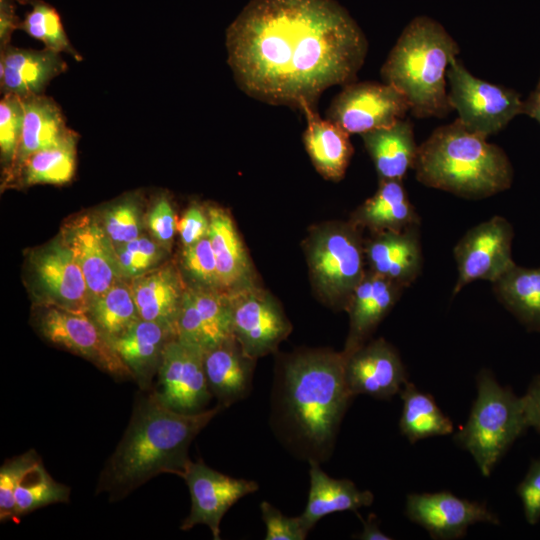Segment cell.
<instances>
[{"label":"cell","mask_w":540,"mask_h":540,"mask_svg":"<svg viewBox=\"0 0 540 540\" xmlns=\"http://www.w3.org/2000/svg\"><path fill=\"white\" fill-rule=\"evenodd\" d=\"M225 44L245 94L299 110L353 82L368 51L365 34L334 0H251L227 28Z\"/></svg>","instance_id":"6da1fadb"},{"label":"cell","mask_w":540,"mask_h":540,"mask_svg":"<svg viewBox=\"0 0 540 540\" xmlns=\"http://www.w3.org/2000/svg\"><path fill=\"white\" fill-rule=\"evenodd\" d=\"M353 397L345 380L342 352L293 354L282 361L275 374L271 427L292 455L321 464L332 455Z\"/></svg>","instance_id":"7a4b0ae2"},{"label":"cell","mask_w":540,"mask_h":540,"mask_svg":"<svg viewBox=\"0 0 540 540\" xmlns=\"http://www.w3.org/2000/svg\"><path fill=\"white\" fill-rule=\"evenodd\" d=\"M222 409L217 404L197 413L178 412L148 390L136 400L123 437L100 473L96 494L106 493L114 502L159 474L183 477L191 442Z\"/></svg>","instance_id":"3957f363"},{"label":"cell","mask_w":540,"mask_h":540,"mask_svg":"<svg viewBox=\"0 0 540 540\" xmlns=\"http://www.w3.org/2000/svg\"><path fill=\"white\" fill-rule=\"evenodd\" d=\"M413 169L421 184L466 199L501 193L514 177L505 151L458 119L437 127L419 145Z\"/></svg>","instance_id":"277c9868"},{"label":"cell","mask_w":540,"mask_h":540,"mask_svg":"<svg viewBox=\"0 0 540 540\" xmlns=\"http://www.w3.org/2000/svg\"><path fill=\"white\" fill-rule=\"evenodd\" d=\"M459 51L439 22L418 16L398 37L381 67V77L405 96L415 117L443 118L452 111L447 69Z\"/></svg>","instance_id":"5b68a950"},{"label":"cell","mask_w":540,"mask_h":540,"mask_svg":"<svg viewBox=\"0 0 540 540\" xmlns=\"http://www.w3.org/2000/svg\"><path fill=\"white\" fill-rule=\"evenodd\" d=\"M476 382V399L454 440L471 454L481 474L488 477L528 425L521 397L501 386L490 370H481Z\"/></svg>","instance_id":"8992f818"},{"label":"cell","mask_w":540,"mask_h":540,"mask_svg":"<svg viewBox=\"0 0 540 540\" xmlns=\"http://www.w3.org/2000/svg\"><path fill=\"white\" fill-rule=\"evenodd\" d=\"M448 101L458 120L471 132L489 137L523 114L521 94L475 77L454 58L448 69Z\"/></svg>","instance_id":"52a82bcc"},{"label":"cell","mask_w":540,"mask_h":540,"mask_svg":"<svg viewBox=\"0 0 540 540\" xmlns=\"http://www.w3.org/2000/svg\"><path fill=\"white\" fill-rule=\"evenodd\" d=\"M365 247L355 225H336L319 232L309 248V264L320 290L332 304L347 308L367 271Z\"/></svg>","instance_id":"ba28073f"},{"label":"cell","mask_w":540,"mask_h":540,"mask_svg":"<svg viewBox=\"0 0 540 540\" xmlns=\"http://www.w3.org/2000/svg\"><path fill=\"white\" fill-rule=\"evenodd\" d=\"M35 327L50 343L88 360L115 379H133L130 369L87 313L41 306Z\"/></svg>","instance_id":"9c48e42d"},{"label":"cell","mask_w":540,"mask_h":540,"mask_svg":"<svg viewBox=\"0 0 540 540\" xmlns=\"http://www.w3.org/2000/svg\"><path fill=\"white\" fill-rule=\"evenodd\" d=\"M513 237L511 223L499 215L469 229L453 249L457 267L453 296L475 281L494 283L515 266L512 258Z\"/></svg>","instance_id":"30bf717a"},{"label":"cell","mask_w":540,"mask_h":540,"mask_svg":"<svg viewBox=\"0 0 540 540\" xmlns=\"http://www.w3.org/2000/svg\"><path fill=\"white\" fill-rule=\"evenodd\" d=\"M410 105L392 85L378 82H351L332 99L326 118L349 135H362L388 127L405 118Z\"/></svg>","instance_id":"8fae6325"},{"label":"cell","mask_w":540,"mask_h":540,"mask_svg":"<svg viewBox=\"0 0 540 540\" xmlns=\"http://www.w3.org/2000/svg\"><path fill=\"white\" fill-rule=\"evenodd\" d=\"M155 393L168 407L182 413L205 410L213 397L204 368V352L176 338L164 348Z\"/></svg>","instance_id":"7c38bea8"},{"label":"cell","mask_w":540,"mask_h":540,"mask_svg":"<svg viewBox=\"0 0 540 540\" xmlns=\"http://www.w3.org/2000/svg\"><path fill=\"white\" fill-rule=\"evenodd\" d=\"M191 496V510L180 529L206 525L219 540L220 523L225 513L241 498L258 490L253 480L234 478L216 471L202 461H191L182 477Z\"/></svg>","instance_id":"4fadbf2b"},{"label":"cell","mask_w":540,"mask_h":540,"mask_svg":"<svg viewBox=\"0 0 540 540\" xmlns=\"http://www.w3.org/2000/svg\"><path fill=\"white\" fill-rule=\"evenodd\" d=\"M60 241L79 265L92 302L122 278L116 249L102 222L93 215L82 214L67 221L61 228Z\"/></svg>","instance_id":"5bb4252c"},{"label":"cell","mask_w":540,"mask_h":540,"mask_svg":"<svg viewBox=\"0 0 540 540\" xmlns=\"http://www.w3.org/2000/svg\"><path fill=\"white\" fill-rule=\"evenodd\" d=\"M233 335L243 352L257 359L273 352L291 331V325L269 296L247 286L229 295Z\"/></svg>","instance_id":"9a60e30c"},{"label":"cell","mask_w":540,"mask_h":540,"mask_svg":"<svg viewBox=\"0 0 540 540\" xmlns=\"http://www.w3.org/2000/svg\"><path fill=\"white\" fill-rule=\"evenodd\" d=\"M405 514L438 540L463 538L476 523H500L484 503L460 498L449 491L408 494Z\"/></svg>","instance_id":"2e32d148"},{"label":"cell","mask_w":540,"mask_h":540,"mask_svg":"<svg viewBox=\"0 0 540 540\" xmlns=\"http://www.w3.org/2000/svg\"><path fill=\"white\" fill-rule=\"evenodd\" d=\"M32 265L41 306L88 314L92 301L87 282L60 239L38 251Z\"/></svg>","instance_id":"e0dca14e"},{"label":"cell","mask_w":540,"mask_h":540,"mask_svg":"<svg viewBox=\"0 0 540 540\" xmlns=\"http://www.w3.org/2000/svg\"><path fill=\"white\" fill-rule=\"evenodd\" d=\"M176 339L202 350L231 339L232 306L221 290L186 287L175 327Z\"/></svg>","instance_id":"ac0fdd59"},{"label":"cell","mask_w":540,"mask_h":540,"mask_svg":"<svg viewBox=\"0 0 540 540\" xmlns=\"http://www.w3.org/2000/svg\"><path fill=\"white\" fill-rule=\"evenodd\" d=\"M344 374L353 396L365 394L381 400L399 394L408 382L399 353L383 338L365 343L344 356Z\"/></svg>","instance_id":"d6986e66"},{"label":"cell","mask_w":540,"mask_h":540,"mask_svg":"<svg viewBox=\"0 0 540 540\" xmlns=\"http://www.w3.org/2000/svg\"><path fill=\"white\" fill-rule=\"evenodd\" d=\"M68 69L60 53L15 47L0 50V90L21 99L44 94L47 85Z\"/></svg>","instance_id":"ffe728a7"},{"label":"cell","mask_w":540,"mask_h":540,"mask_svg":"<svg viewBox=\"0 0 540 540\" xmlns=\"http://www.w3.org/2000/svg\"><path fill=\"white\" fill-rule=\"evenodd\" d=\"M369 271L403 288L420 276L424 259L419 225L400 231L377 232L365 246Z\"/></svg>","instance_id":"44dd1931"},{"label":"cell","mask_w":540,"mask_h":540,"mask_svg":"<svg viewBox=\"0 0 540 540\" xmlns=\"http://www.w3.org/2000/svg\"><path fill=\"white\" fill-rule=\"evenodd\" d=\"M403 287L367 271L353 291L347 310L350 331L344 356L364 345L383 318L399 299Z\"/></svg>","instance_id":"7402d4cb"},{"label":"cell","mask_w":540,"mask_h":540,"mask_svg":"<svg viewBox=\"0 0 540 540\" xmlns=\"http://www.w3.org/2000/svg\"><path fill=\"white\" fill-rule=\"evenodd\" d=\"M130 283L140 318L164 325L175 333L186 289L178 270L172 264L157 266Z\"/></svg>","instance_id":"603a6c76"},{"label":"cell","mask_w":540,"mask_h":540,"mask_svg":"<svg viewBox=\"0 0 540 540\" xmlns=\"http://www.w3.org/2000/svg\"><path fill=\"white\" fill-rule=\"evenodd\" d=\"M175 337L168 327L140 319L124 334L110 341L122 361L130 369L141 391L151 389L158 374L167 343Z\"/></svg>","instance_id":"cb8c5ba5"},{"label":"cell","mask_w":540,"mask_h":540,"mask_svg":"<svg viewBox=\"0 0 540 540\" xmlns=\"http://www.w3.org/2000/svg\"><path fill=\"white\" fill-rule=\"evenodd\" d=\"M255 359L247 356L235 337L204 353L209 389L219 405L227 408L248 396Z\"/></svg>","instance_id":"d4e9b609"},{"label":"cell","mask_w":540,"mask_h":540,"mask_svg":"<svg viewBox=\"0 0 540 540\" xmlns=\"http://www.w3.org/2000/svg\"><path fill=\"white\" fill-rule=\"evenodd\" d=\"M300 111L306 119L303 142L314 167L328 180H341L353 154L350 135L323 119L316 107L306 105Z\"/></svg>","instance_id":"484cf974"},{"label":"cell","mask_w":540,"mask_h":540,"mask_svg":"<svg viewBox=\"0 0 540 540\" xmlns=\"http://www.w3.org/2000/svg\"><path fill=\"white\" fill-rule=\"evenodd\" d=\"M380 180H400L413 169L417 157L413 125L399 119L388 127L361 135Z\"/></svg>","instance_id":"4316f807"},{"label":"cell","mask_w":540,"mask_h":540,"mask_svg":"<svg viewBox=\"0 0 540 540\" xmlns=\"http://www.w3.org/2000/svg\"><path fill=\"white\" fill-rule=\"evenodd\" d=\"M309 464L308 501L305 510L300 515L309 531L324 516L336 512L357 511L373 503L372 492L360 490L349 479L330 477L316 461H309Z\"/></svg>","instance_id":"83f0119b"},{"label":"cell","mask_w":540,"mask_h":540,"mask_svg":"<svg viewBox=\"0 0 540 540\" xmlns=\"http://www.w3.org/2000/svg\"><path fill=\"white\" fill-rule=\"evenodd\" d=\"M24 122L20 143L11 167L4 173L7 177L28 156L53 146L63 140L71 131L58 103L45 94L22 99Z\"/></svg>","instance_id":"f1b7e54d"},{"label":"cell","mask_w":540,"mask_h":540,"mask_svg":"<svg viewBox=\"0 0 540 540\" xmlns=\"http://www.w3.org/2000/svg\"><path fill=\"white\" fill-rule=\"evenodd\" d=\"M78 133L72 130L59 143L28 156L4 178L5 186L63 185L76 171Z\"/></svg>","instance_id":"f546056e"},{"label":"cell","mask_w":540,"mask_h":540,"mask_svg":"<svg viewBox=\"0 0 540 540\" xmlns=\"http://www.w3.org/2000/svg\"><path fill=\"white\" fill-rule=\"evenodd\" d=\"M208 237L216 259L220 289L244 287L249 275V261L228 212L219 207L208 209Z\"/></svg>","instance_id":"4dcf8cb0"},{"label":"cell","mask_w":540,"mask_h":540,"mask_svg":"<svg viewBox=\"0 0 540 540\" xmlns=\"http://www.w3.org/2000/svg\"><path fill=\"white\" fill-rule=\"evenodd\" d=\"M357 225L373 231H400L420 225V218L400 180H380L376 193L355 214Z\"/></svg>","instance_id":"1f68e13d"},{"label":"cell","mask_w":540,"mask_h":540,"mask_svg":"<svg viewBox=\"0 0 540 540\" xmlns=\"http://www.w3.org/2000/svg\"><path fill=\"white\" fill-rule=\"evenodd\" d=\"M498 301L527 329L540 332V267L517 264L492 283Z\"/></svg>","instance_id":"d6a6232c"},{"label":"cell","mask_w":540,"mask_h":540,"mask_svg":"<svg viewBox=\"0 0 540 540\" xmlns=\"http://www.w3.org/2000/svg\"><path fill=\"white\" fill-rule=\"evenodd\" d=\"M399 394L402 400L399 429L410 443L453 432L452 421L430 394L419 390L409 381Z\"/></svg>","instance_id":"836d02e7"},{"label":"cell","mask_w":540,"mask_h":540,"mask_svg":"<svg viewBox=\"0 0 540 540\" xmlns=\"http://www.w3.org/2000/svg\"><path fill=\"white\" fill-rule=\"evenodd\" d=\"M121 278L106 293L94 300L88 315L110 341L124 334L141 318L131 283Z\"/></svg>","instance_id":"e575fe53"},{"label":"cell","mask_w":540,"mask_h":540,"mask_svg":"<svg viewBox=\"0 0 540 540\" xmlns=\"http://www.w3.org/2000/svg\"><path fill=\"white\" fill-rule=\"evenodd\" d=\"M21 4H29L31 10L26 12L20 21L19 30L24 31L32 38L41 41L44 48L57 53H66L76 61L83 57L71 44L56 8L44 0H17Z\"/></svg>","instance_id":"d590c367"},{"label":"cell","mask_w":540,"mask_h":540,"mask_svg":"<svg viewBox=\"0 0 540 540\" xmlns=\"http://www.w3.org/2000/svg\"><path fill=\"white\" fill-rule=\"evenodd\" d=\"M70 487L57 482L47 472L43 462L33 467L19 483L14 495V522L39 508L67 503Z\"/></svg>","instance_id":"8d00e7d4"},{"label":"cell","mask_w":540,"mask_h":540,"mask_svg":"<svg viewBox=\"0 0 540 540\" xmlns=\"http://www.w3.org/2000/svg\"><path fill=\"white\" fill-rule=\"evenodd\" d=\"M115 249L123 279H133L157 267L165 250L154 239L144 235Z\"/></svg>","instance_id":"74e56055"},{"label":"cell","mask_w":540,"mask_h":540,"mask_svg":"<svg viewBox=\"0 0 540 540\" xmlns=\"http://www.w3.org/2000/svg\"><path fill=\"white\" fill-rule=\"evenodd\" d=\"M24 105L15 94H3L0 100V154L5 173L12 165L23 129Z\"/></svg>","instance_id":"f35d334b"},{"label":"cell","mask_w":540,"mask_h":540,"mask_svg":"<svg viewBox=\"0 0 540 540\" xmlns=\"http://www.w3.org/2000/svg\"><path fill=\"white\" fill-rule=\"evenodd\" d=\"M101 222L115 248L141 236L140 209L134 197L107 208Z\"/></svg>","instance_id":"ab89813d"},{"label":"cell","mask_w":540,"mask_h":540,"mask_svg":"<svg viewBox=\"0 0 540 540\" xmlns=\"http://www.w3.org/2000/svg\"><path fill=\"white\" fill-rule=\"evenodd\" d=\"M41 458L34 449L6 460L0 468V520L13 521L14 495L23 477Z\"/></svg>","instance_id":"60d3db41"},{"label":"cell","mask_w":540,"mask_h":540,"mask_svg":"<svg viewBox=\"0 0 540 540\" xmlns=\"http://www.w3.org/2000/svg\"><path fill=\"white\" fill-rule=\"evenodd\" d=\"M183 266L197 286L221 290L216 259L208 235L184 248Z\"/></svg>","instance_id":"b9f144b4"},{"label":"cell","mask_w":540,"mask_h":540,"mask_svg":"<svg viewBox=\"0 0 540 540\" xmlns=\"http://www.w3.org/2000/svg\"><path fill=\"white\" fill-rule=\"evenodd\" d=\"M261 517L266 527L265 540H304L309 530L300 515L288 517L267 501L260 504Z\"/></svg>","instance_id":"7bdbcfd3"},{"label":"cell","mask_w":540,"mask_h":540,"mask_svg":"<svg viewBox=\"0 0 540 540\" xmlns=\"http://www.w3.org/2000/svg\"><path fill=\"white\" fill-rule=\"evenodd\" d=\"M147 224L153 239L164 249H169L177 231V223L172 204L165 194L155 199L147 217Z\"/></svg>","instance_id":"ee69618b"},{"label":"cell","mask_w":540,"mask_h":540,"mask_svg":"<svg viewBox=\"0 0 540 540\" xmlns=\"http://www.w3.org/2000/svg\"><path fill=\"white\" fill-rule=\"evenodd\" d=\"M525 520L530 525L540 521V458L535 459L517 487Z\"/></svg>","instance_id":"f6af8a7d"},{"label":"cell","mask_w":540,"mask_h":540,"mask_svg":"<svg viewBox=\"0 0 540 540\" xmlns=\"http://www.w3.org/2000/svg\"><path fill=\"white\" fill-rule=\"evenodd\" d=\"M177 231L184 248L189 247L208 235L209 217L200 206L192 205L177 223Z\"/></svg>","instance_id":"bcb514c9"},{"label":"cell","mask_w":540,"mask_h":540,"mask_svg":"<svg viewBox=\"0 0 540 540\" xmlns=\"http://www.w3.org/2000/svg\"><path fill=\"white\" fill-rule=\"evenodd\" d=\"M521 400L528 427L540 433V376L533 378Z\"/></svg>","instance_id":"7dc6e473"},{"label":"cell","mask_w":540,"mask_h":540,"mask_svg":"<svg viewBox=\"0 0 540 540\" xmlns=\"http://www.w3.org/2000/svg\"><path fill=\"white\" fill-rule=\"evenodd\" d=\"M19 24L14 0H0V50L10 44L11 36Z\"/></svg>","instance_id":"c3c4849f"},{"label":"cell","mask_w":540,"mask_h":540,"mask_svg":"<svg viewBox=\"0 0 540 540\" xmlns=\"http://www.w3.org/2000/svg\"><path fill=\"white\" fill-rule=\"evenodd\" d=\"M363 529L355 538L360 540H390L392 537L385 534L379 527L374 514H370L366 520H362Z\"/></svg>","instance_id":"681fc988"},{"label":"cell","mask_w":540,"mask_h":540,"mask_svg":"<svg viewBox=\"0 0 540 540\" xmlns=\"http://www.w3.org/2000/svg\"><path fill=\"white\" fill-rule=\"evenodd\" d=\"M523 114L540 124V77L535 88L531 91L528 98L524 100Z\"/></svg>","instance_id":"f907efd6"}]
</instances>
